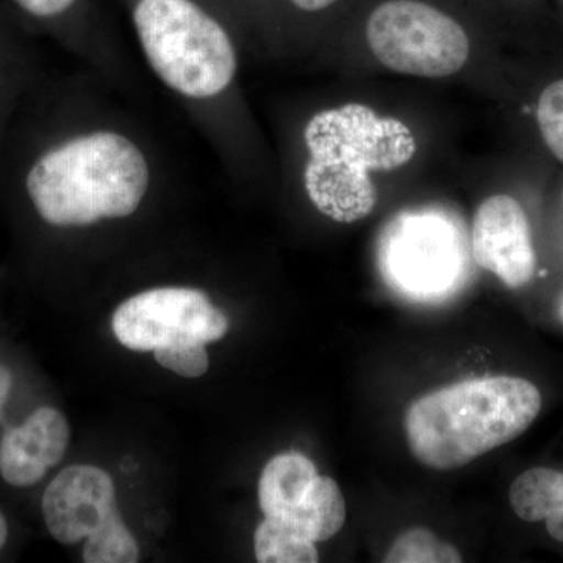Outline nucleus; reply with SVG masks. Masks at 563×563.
<instances>
[{"mask_svg":"<svg viewBox=\"0 0 563 563\" xmlns=\"http://www.w3.org/2000/svg\"><path fill=\"white\" fill-rule=\"evenodd\" d=\"M133 24L151 69L188 101H210L235 79L236 52L220 22L192 0H139Z\"/></svg>","mask_w":563,"mask_h":563,"instance_id":"nucleus-4","label":"nucleus"},{"mask_svg":"<svg viewBox=\"0 0 563 563\" xmlns=\"http://www.w3.org/2000/svg\"><path fill=\"white\" fill-rule=\"evenodd\" d=\"M542 402V393L523 377H476L448 385L407 409L410 451L435 470L468 465L528 431Z\"/></svg>","mask_w":563,"mask_h":563,"instance_id":"nucleus-3","label":"nucleus"},{"mask_svg":"<svg viewBox=\"0 0 563 563\" xmlns=\"http://www.w3.org/2000/svg\"><path fill=\"white\" fill-rule=\"evenodd\" d=\"M111 325L122 346L147 352L218 342L228 333L229 320L206 292L165 287L140 292L121 303Z\"/></svg>","mask_w":563,"mask_h":563,"instance_id":"nucleus-7","label":"nucleus"},{"mask_svg":"<svg viewBox=\"0 0 563 563\" xmlns=\"http://www.w3.org/2000/svg\"><path fill=\"white\" fill-rule=\"evenodd\" d=\"M303 187L324 217L351 224L372 213L377 195L369 173L393 172L412 161L413 133L395 118L362 103L322 110L303 129Z\"/></svg>","mask_w":563,"mask_h":563,"instance_id":"nucleus-2","label":"nucleus"},{"mask_svg":"<svg viewBox=\"0 0 563 563\" xmlns=\"http://www.w3.org/2000/svg\"><path fill=\"white\" fill-rule=\"evenodd\" d=\"M291 2L303 11H320L333 5L336 0H291Z\"/></svg>","mask_w":563,"mask_h":563,"instance_id":"nucleus-21","label":"nucleus"},{"mask_svg":"<svg viewBox=\"0 0 563 563\" xmlns=\"http://www.w3.org/2000/svg\"><path fill=\"white\" fill-rule=\"evenodd\" d=\"M562 203H563V190H562Z\"/></svg>","mask_w":563,"mask_h":563,"instance_id":"nucleus-24","label":"nucleus"},{"mask_svg":"<svg viewBox=\"0 0 563 563\" xmlns=\"http://www.w3.org/2000/svg\"><path fill=\"white\" fill-rule=\"evenodd\" d=\"M558 314H559V318H561V321L563 322V292L561 295V298H559Z\"/></svg>","mask_w":563,"mask_h":563,"instance_id":"nucleus-23","label":"nucleus"},{"mask_svg":"<svg viewBox=\"0 0 563 563\" xmlns=\"http://www.w3.org/2000/svg\"><path fill=\"white\" fill-rule=\"evenodd\" d=\"M117 514L113 479L98 466H68L44 492V521L62 544L79 543Z\"/></svg>","mask_w":563,"mask_h":563,"instance_id":"nucleus-9","label":"nucleus"},{"mask_svg":"<svg viewBox=\"0 0 563 563\" xmlns=\"http://www.w3.org/2000/svg\"><path fill=\"white\" fill-rule=\"evenodd\" d=\"M254 550L261 563H317L313 542L280 521L265 518L254 536Z\"/></svg>","mask_w":563,"mask_h":563,"instance_id":"nucleus-14","label":"nucleus"},{"mask_svg":"<svg viewBox=\"0 0 563 563\" xmlns=\"http://www.w3.org/2000/svg\"><path fill=\"white\" fill-rule=\"evenodd\" d=\"M14 5L38 21H52L63 16L66 11L73 9L76 0H11Z\"/></svg>","mask_w":563,"mask_h":563,"instance_id":"nucleus-19","label":"nucleus"},{"mask_svg":"<svg viewBox=\"0 0 563 563\" xmlns=\"http://www.w3.org/2000/svg\"><path fill=\"white\" fill-rule=\"evenodd\" d=\"M33 84L35 79L27 52L0 32V151L14 111Z\"/></svg>","mask_w":563,"mask_h":563,"instance_id":"nucleus-13","label":"nucleus"},{"mask_svg":"<svg viewBox=\"0 0 563 563\" xmlns=\"http://www.w3.org/2000/svg\"><path fill=\"white\" fill-rule=\"evenodd\" d=\"M472 251L477 265L506 287L528 285L537 273V252L523 203L506 192L485 199L474 217Z\"/></svg>","mask_w":563,"mask_h":563,"instance_id":"nucleus-8","label":"nucleus"},{"mask_svg":"<svg viewBox=\"0 0 563 563\" xmlns=\"http://www.w3.org/2000/svg\"><path fill=\"white\" fill-rule=\"evenodd\" d=\"M510 506L528 523L544 521L547 531L563 543V473L537 466L521 473L510 485Z\"/></svg>","mask_w":563,"mask_h":563,"instance_id":"nucleus-12","label":"nucleus"},{"mask_svg":"<svg viewBox=\"0 0 563 563\" xmlns=\"http://www.w3.org/2000/svg\"><path fill=\"white\" fill-rule=\"evenodd\" d=\"M139 555V543L125 528L120 514L90 533L84 547L87 563H135Z\"/></svg>","mask_w":563,"mask_h":563,"instance_id":"nucleus-16","label":"nucleus"},{"mask_svg":"<svg viewBox=\"0 0 563 563\" xmlns=\"http://www.w3.org/2000/svg\"><path fill=\"white\" fill-rule=\"evenodd\" d=\"M331 477L321 476L317 466L301 453L276 455L263 468L258 503L265 518L280 521L309 539Z\"/></svg>","mask_w":563,"mask_h":563,"instance_id":"nucleus-10","label":"nucleus"},{"mask_svg":"<svg viewBox=\"0 0 563 563\" xmlns=\"http://www.w3.org/2000/svg\"><path fill=\"white\" fill-rule=\"evenodd\" d=\"M11 385H13V379H11L9 369L0 366V413H2L3 404L9 398Z\"/></svg>","mask_w":563,"mask_h":563,"instance_id":"nucleus-20","label":"nucleus"},{"mask_svg":"<svg viewBox=\"0 0 563 563\" xmlns=\"http://www.w3.org/2000/svg\"><path fill=\"white\" fill-rule=\"evenodd\" d=\"M377 60L407 76H453L468 60L470 41L462 25L418 0H388L366 24Z\"/></svg>","mask_w":563,"mask_h":563,"instance_id":"nucleus-6","label":"nucleus"},{"mask_svg":"<svg viewBox=\"0 0 563 563\" xmlns=\"http://www.w3.org/2000/svg\"><path fill=\"white\" fill-rule=\"evenodd\" d=\"M69 443V424L58 410L41 407L0 442V474L13 487H31L57 465Z\"/></svg>","mask_w":563,"mask_h":563,"instance_id":"nucleus-11","label":"nucleus"},{"mask_svg":"<svg viewBox=\"0 0 563 563\" xmlns=\"http://www.w3.org/2000/svg\"><path fill=\"white\" fill-rule=\"evenodd\" d=\"M7 537H9V525H7L5 517L0 512V550H2L3 544H5Z\"/></svg>","mask_w":563,"mask_h":563,"instance_id":"nucleus-22","label":"nucleus"},{"mask_svg":"<svg viewBox=\"0 0 563 563\" xmlns=\"http://www.w3.org/2000/svg\"><path fill=\"white\" fill-rule=\"evenodd\" d=\"M377 265L404 298L442 301L461 290L470 273L465 228L442 209L402 211L380 233Z\"/></svg>","mask_w":563,"mask_h":563,"instance_id":"nucleus-5","label":"nucleus"},{"mask_svg":"<svg viewBox=\"0 0 563 563\" xmlns=\"http://www.w3.org/2000/svg\"><path fill=\"white\" fill-rule=\"evenodd\" d=\"M528 111L532 113L544 150L563 166V74L540 88Z\"/></svg>","mask_w":563,"mask_h":563,"instance_id":"nucleus-15","label":"nucleus"},{"mask_svg":"<svg viewBox=\"0 0 563 563\" xmlns=\"http://www.w3.org/2000/svg\"><path fill=\"white\" fill-rule=\"evenodd\" d=\"M154 357L163 368L188 379H196L209 372L210 358L206 344L161 347L154 351Z\"/></svg>","mask_w":563,"mask_h":563,"instance_id":"nucleus-18","label":"nucleus"},{"mask_svg":"<svg viewBox=\"0 0 563 563\" xmlns=\"http://www.w3.org/2000/svg\"><path fill=\"white\" fill-rule=\"evenodd\" d=\"M0 174L36 218L55 229L131 217L152 179L146 154L124 133L52 131L38 110L22 118L14 111Z\"/></svg>","mask_w":563,"mask_h":563,"instance_id":"nucleus-1","label":"nucleus"},{"mask_svg":"<svg viewBox=\"0 0 563 563\" xmlns=\"http://www.w3.org/2000/svg\"><path fill=\"white\" fill-rule=\"evenodd\" d=\"M387 563H459L462 555L424 528L401 533L385 554Z\"/></svg>","mask_w":563,"mask_h":563,"instance_id":"nucleus-17","label":"nucleus"}]
</instances>
